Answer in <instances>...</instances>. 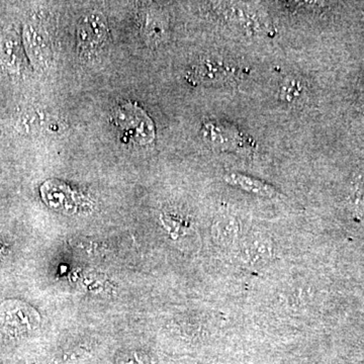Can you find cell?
<instances>
[{
	"label": "cell",
	"instance_id": "cell-1",
	"mask_svg": "<svg viewBox=\"0 0 364 364\" xmlns=\"http://www.w3.org/2000/svg\"><path fill=\"white\" fill-rule=\"evenodd\" d=\"M77 35L79 46L82 49H97L107 38V23L98 14H90L79 23Z\"/></svg>",
	"mask_w": 364,
	"mask_h": 364
},
{
	"label": "cell",
	"instance_id": "cell-2",
	"mask_svg": "<svg viewBox=\"0 0 364 364\" xmlns=\"http://www.w3.org/2000/svg\"><path fill=\"white\" fill-rule=\"evenodd\" d=\"M23 44L28 58L36 68H42L47 64L48 46L39 30L33 25H26L23 28Z\"/></svg>",
	"mask_w": 364,
	"mask_h": 364
},
{
	"label": "cell",
	"instance_id": "cell-3",
	"mask_svg": "<svg viewBox=\"0 0 364 364\" xmlns=\"http://www.w3.org/2000/svg\"><path fill=\"white\" fill-rule=\"evenodd\" d=\"M0 59L9 70L16 72L23 68L25 64L23 49L14 33H9L0 40Z\"/></svg>",
	"mask_w": 364,
	"mask_h": 364
},
{
	"label": "cell",
	"instance_id": "cell-4",
	"mask_svg": "<svg viewBox=\"0 0 364 364\" xmlns=\"http://www.w3.org/2000/svg\"><path fill=\"white\" fill-rule=\"evenodd\" d=\"M228 184L243 189L244 191L265 198H274L277 196V189L269 184L241 173H229L225 176Z\"/></svg>",
	"mask_w": 364,
	"mask_h": 364
},
{
	"label": "cell",
	"instance_id": "cell-5",
	"mask_svg": "<svg viewBox=\"0 0 364 364\" xmlns=\"http://www.w3.org/2000/svg\"><path fill=\"white\" fill-rule=\"evenodd\" d=\"M240 252L242 259L254 265L268 259L272 255V247L263 239H253L241 247Z\"/></svg>",
	"mask_w": 364,
	"mask_h": 364
},
{
	"label": "cell",
	"instance_id": "cell-6",
	"mask_svg": "<svg viewBox=\"0 0 364 364\" xmlns=\"http://www.w3.org/2000/svg\"><path fill=\"white\" fill-rule=\"evenodd\" d=\"M226 67L212 60H203L193 70V77L202 82H217L226 78Z\"/></svg>",
	"mask_w": 364,
	"mask_h": 364
},
{
	"label": "cell",
	"instance_id": "cell-7",
	"mask_svg": "<svg viewBox=\"0 0 364 364\" xmlns=\"http://www.w3.org/2000/svg\"><path fill=\"white\" fill-rule=\"evenodd\" d=\"M303 92V83L301 80L294 77L287 78L280 87V97L286 102H296L301 97Z\"/></svg>",
	"mask_w": 364,
	"mask_h": 364
},
{
	"label": "cell",
	"instance_id": "cell-8",
	"mask_svg": "<svg viewBox=\"0 0 364 364\" xmlns=\"http://www.w3.org/2000/svg\"><path fill=\"white\" fill-rule=\"evenodd\" d=\"M43 119H44V116L40 112L32 111L26 112L20 119L21 130L26 132L37 130V129L40 128L41 124H42Z\"/></svg>",
	"mask_w": 364,
	"mask_h": 364
}]
</instances>
